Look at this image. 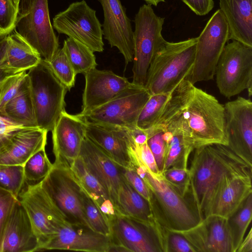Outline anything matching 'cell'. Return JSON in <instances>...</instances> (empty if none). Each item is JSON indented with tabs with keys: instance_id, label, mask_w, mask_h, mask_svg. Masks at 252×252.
<instances>
[{
	"instance_id": "cell-9",
	"label": "cell",
	"mask_w": 252,
	"mask_h": 252,
	"mask_svg": "<svg viewBox=\"0 0 252 252\" xmlns=\"http://www.w3.org/2000/svg\"><path fill=\"white\" fill-rule=\"evenodd\" d=\"M18 199L30 218L40 251L60 229L70 224L43 189L41 182L28 184Z\"/></svg>"
},
{
	"instance_id": "cell-38",
	"label": "cell",
	"mask_w": 252,
	"mask_h": 252,
	"mask_svg": "<svg viewBox=\"0 0 252 252\" xmlns=\"http://www.w3.org/2000/svg\"><path fill=\"white\" fill-rule=\"evenodd\" d=\"M48 63L55 75L68 90L74 87L77 74L63 48H59L52 60Z\"/></svg>"
},
{
	"instance_id": "cell-42",
	"label": "cell",
	"mask_w": 252,
	"mask_h": 252,
	"mask_svg": "<svg viewBox=\"0 0 252 252\" xmlns=\"http://www.w3.org/2000/svg\"><path fill=\"white\" fill-rule=\"evenodd\" d=\"M18 200L9 192L0 188V246L10 215Z\"/></svg>"
},
{
	"instance_id": "cell-49",
	"label": "cell",
	"mask_w": 252,
	"mask_h": 252,
	"mask_svg": "<svg viewBox=\"0 0 252 252\" xmlns=\"http://www.w3.org/2000/svg\"><path fill=\"white\" fill-rule=\"evenodd\" d=\"M236 252H252V228L251 227Z\"/></svg>"
},
{
	"instance_id": "cell-47",
	"label": "cell",
	"mask_w": 252,
	"mask_h": 252,
	"mask_svg": "<svg viewBox=\"0 0 252 252\" xmlns=\"http://www.w3.org/2000/svg\"><path fill=\"white\" fill-rule=\"evenodd\" d=\"M167 231L166 252H196L190 244L181 234Z\"/></svg>"
},
{
	"instance_id": "cell-48",
	"label": "cell",
	"mask_w": 252,
	"mask_h": 252,
	"mask_svg": "<svg viewBox=\"0 0 252 252\" xmlns=\"http://www.w3.org/2000/svg\"><path fill=\"white\" fill-rule=\"evenodd\" d=\"M196 15L204 16L214 7L213 0H182Z\"/></svg>"
},
{
	"instance_id": "cell-25",
	"label": "cell",
	"mask_w": 252,
	"mask_h": 252,
	"mask_svg": "<svg viewBox=\"0 0 252 252\" xmlns=\"http://www.w3.org/2000/svg\"><path fill=\"white\" fill-rule=\"evenodd\" d=\"M39 53L15 30L0 38V68L13 74L27 71L41 60Z\"/></svg>"
},
{
	"instance_id": "cell-20",
	"label": "cell",
	"mask_w": 252,
	"mask_h": 252,
	"mask_svg": "<svg viewBox=\"0 0 252 252\" xmlns=\"http://www.w3.org/2000/svg\"><path fill=\"white\" fill-rule=\"evenodd\" d=\"M85 86L82 95L84 115L107 103L131 83L111 70L94 68L84 74Z\"/></svg>"
},
{
	"instance_id": "cell-51",
	"label": "cell",
	"mask_w": 252,
	"mask_h": 252,
	"mask_svg": "<svg viewBox=\"0 0 252 252\" xmlns=\"http://www.w3.org/2000/svg\"><path fill=\"white\" fill-rule=\"evenodd\" d=\"M11 74L0 68V84L5 77Z\"/></svg>"
},
{
	"instance_id": "cell-34",
	"label": "cell",
	"mask_w": 252,
	"mask_h": 252,
	"mask_svg": "<svg viewBox=\"0 0 252 252\" xmlns=\"http://www.w3.org/2000/svg\"><path fill=\"white\" fill-rule=\"evenodd\" d=\"M172 93L151 95L139 114L136 126L144 130L153 126L160 116Z\"/></svg>"
},
{
	"instance_id": "cell-14",
	"label": "cell",
	"mask_w": 252,
	"mask_h": 252,
	"mask_svg": "<svg viewBox=\"0 0 252 252\" xmlns=\"http://www.w3.org/2000/svg\"><path fill=\"white\" fill-rule=\"evenodd\" d=\"M41 184L69 224L90 227L83 212L82 189L70 167L53 163Z\"/></svg>"
},
{
	"instance_id": "cell-40",
	"label": "cell",
	"mask_w": 252,
	"mask_h": 252,
	"mask_svg": "<svg viewBox=\"0 0 252 252\" xmlns=\"http://www.w3.org/2000/svg\"><path fill=\"white\" fill-rule=\"evenodd\" d=\"M18 11L13 0H0V38L15 29Z\"/></svg>"
},
{
	"instance_id": "cell-11",
	"label": "cell",
	"mask_w": 252,
	"mask_h": 252,
	"mask_svg": "<svg viewBox=\"0 0 252 252\" xmlns=\"http://www.w3.org/2000/svg\"><path fill=\"white\" fill-rule=\"evenodd\" d=\"M151 94L144 86L133 84L102 106L83 115L86 122L130 129L136 126L139 114Z\"/></svg>"
},
{
	"instance_id": "cell-1",
	"label": "cell",
	"mask_w": 252,
	"mask_h": 252,
	"mask_svg": "<svg viewBox=\"0 0 252 252\" xmlns=\"http://www.w3.org/2000/svg\"><path fill=\"white\" fill-rule=\"evenodd\" d=\"M192 153L184 197L200 221L205 218L208 204L224 178L227 175H252V163L223 144L202 146Z\"/></svg>"
},
{
	"instance_id": "cell-13",
	"label": "cell",
	"mask_w": 252,
	"mask_h": 252,
	"mask_svg": "<svg viewBox=\"0 0 252 252\" xmlns=\"http://www.w3.org/2000/svg\"><path fill=\"white\" fill-rule=\"evenodd\" d=\"M53 20V27L59 33L81 42L94 52L103 51L102 25L95 10L85 0L71 3Z\"/></svg>"
},
{
	"instance_id": "cell-6",
	"label": "cell",
	"mask_w": 252,
	"mask_h": 252,
	"mask_svg": "<svg viewBox=\"0 0 252 252\" xmlns=\"http://www.w3.org/2000/svg\"><path fill=\"white\" fill-rule=\"evenodd\" d=\"M14 29L48 63L59 49L48 0H20Z\"/></svg>"
},
{
	"instance_id": "cell-5",
	"label": "cell",
	"mask_w": 252,
	"mask_h": 252,
	"mask_svg": "<svg viewBox=\"0 0 252 252\" xmlns=\"http://www.w3.org/2000/svg\"><path fill=\"white\" fill-rule=\"evenodd\" d=\"M27 73L37 126L52 131L65 110V96L68 90L43 59Z\"/></svg>"
},
{
	"instance_id": "cell-10",
	"label": "cell",
	"mask_w": 252,
	"mask_h": 252,
	"mask_svg": "<svg viewBox=\"0 0 252 252\" xmlns=\"http://www.w3.org/2000/svg\"><path fill=\"white\" fill-rule=\"evenodd\" d=\"M229 39V29L219 9L197 37L194 63L188 79L193 85L214 78L218 60Z\"/></svg>"
},
{
	"instance_id": "cell-45",
	"label": "cell",
	"mask_w": 252,
	"mask_h": 252,
	"mask_svg": "<svg viewBox=\"0 0 252 252\" xmlns=\"http://www.w3.org/2000/svg\"><path fill=\"white\" fill-rule=\"evenodd\" d=\"M163 131L154 132L148 135L147 143L150 149L159 170L161 172L163 165L165 142Z\"/></svg>"
},
{
	"instance_id": "cell-28",
	"label": "cell",
	"mask_w": 252,
	"mask_h": 252,
	"mask_svg": "<svg viewBox=\"0 0 252 252\" xmlns=\"http://www.w3.org/2000/svg\"><path fill=\"white\" fill-rule=\"evenodd\" d=\"M81 189L98 206L108 220L117 213L106 190L79 157L70 167Z\"/></svg>"
},
{
	"instance_id": "cell-50",
	"label": "cell",
	"mask_w": 252,
	"mask_h": 252,
	"mask_svg": "<svg viewBox=\"0 0 252 252\" xmlns=\"http://www.w3.org/2000/svg\"><path fill=\"white\" fill-rule=\"evenodd\" d=\"M144 0L147 4H150L151 5L157 6L158 4L161 2H165V0Z\"/></svg>"
},
{
	"instance_id": "cell-36",
	"label": "cell",
	"mask_w": 252,
	"mask_h": 252,
	"mask_svg": "<svg viewBox=\"0 0 252 252\" xmlns=\"http://www.w3.org/2000/svg\"><path fill=\"white\" fill-rule=\"evenodd\" d=\"M82 203L85 217L90 227L96 232L109 237L111 229L108 218L82 189Z\"/></svg>"
},
{
	"instance_id": "cell-41",
	"label": "cell",
	"mask_w": 252,
	"mask_h": 252,
	"mask_svg": "<svg viewBox=\"0 0 252 252\" xmlns=\"http://www.w3.org/2000/svg\"><path fill=\"white\" fill-rule=\"evenodd\" d=\"M161 175L170 186L185 196L189 183L188 169L173 166L161 172Z\"/></svg>"
},
{
	"instance_id": "cell-4",
	"label": "cell",
	"mask_w": 252,
	"mask_h": 252,
	"mask_svg": "<svg viewBox=\"0 0 252 252\" xmlns=\"http://www.w3.org/2000/svg\"><path fill=\"white\" fill-rule=\"evenodd\" d=\"M151 192L150 203L154 220L169 230H184L199 220L186 198L162 178L152 174L146 167L135 168Z\"/></svg>"
},
{
	"instance_id": "cell-21",
	"label": "cell",
	"mask_w": 252,
	"mask_h": 252,
	"mask_svg": "<svg viewBox=\"0 0 252 252\" xmlns=\"http://www.w3.org/2000/svg\"><path fill=\"white\" fill-rule=\"evenodd\" d=\"M79 157L104 187L116 210L117 195L123 179L121 166L86 136Z\"/></svg>"
},
{
	"instance_id": "cell-33",
	"label": "cell",
	"mask_w": 252,
	"mask_h": 252,
	"mask_svg": "<svg viewBox=\"0 0 252 252\" xmlns=\"http://www.w3.org/2000/svg\"><path fill=\"white\" fill-rule=\"evenodd\" d=\"M252 217V193L239 208L227 219L233 252H236L251 224Z\"/></svg>"
},
{
	"instance_id": "cell-17",
	"label": "cell",
	"mask_w": 252,
	"mask_h": 252,
	"mask_svg": "<svg viewBox=\"0 0 252 252\" xmlns=\"http://www.w3.org/2000/svg\"><path fill=\"white\" fill-rule=\"evenodd\" d=\"M86 131V122L82 117L65 110L62 112L51 131L54 164L70 167L79 157Z\"/></svg>"
},
{
	"instance_id": "cell-46",
	"label": "cell",
	"mask_w": 252,
	"mask_h": 252,
	"mask_svg": "<svg viewBox=\"0 0 252 252\" xmlns=\"http://www.w3.org/2000/svg\"><path fill=\"white\" fill-rule=\"evenodd\" d=\"M121 173L125 179L150 202V191L144 180L137 173L135 169L126 168L121 166Z\"/></svg>"
},
{
	"instance_id": "cell-24",
	"label": "cell",
	"mask_w": 252,
	"mask_h": 252,
	"mask_svg": "<svg viewBox=\"0 0 252 252\" xmlns=\"http://www.w3.org/2000/svg\"><path fill=\"white\" fill-rule=\"evenodd\" d=\"M39 250L30 218L18 199L5 227L0 252H33Z\"/></svg>"
},
{
	"instance_id": "cell-27",
	"label": "cell",
	"mask_w": 252,
	"mask_h": 252,
	"mask_svg": "<svg viewBox=\"0 0 252 252\" xmlns=\"http://www.w3.org/2000/svg\"><path fill=\"white\" fill-rule=\"evenodd\" d=\"M227 22L229 39L252 47V0H220Z\"/></svg>"
},
{
	"instance_id": "cell-52",
	"label": "cell",
	"mask_w": 252,
	"mask_h": 252,
	"mask_svg": "<svg viewBox=\"0 0 252 252\" xmlns=\"http://www.w3.org/2000/svg\"><path fill=\"white\" fill-rule=\"evenodd\" d=\"M16 6L18 8L20 0H13Z\"/></svg>"
},
{
	"instance_id": "cell-12",
	"label": "cell",
	"mask_w": 252,
	"mask_h": 252,
	"mask_svg": "<svg viewBox=\"0 0 252 252\" xmlns=\"http://www.w3.org/2000/svg\"><path fill=\"white\" fill-rule=\"evenodd\" d=\"M110 243L126 252H162L164 228L156 221L147 222L117 213L109 219Z\"/></svg>"
},
{
	"instance_id": "cell-2",
	"label": "cell",
	"mask_w": 252,
	"mask_h": 252,
	"mask_svg": "<svg viewBox=\"0 0 252 252\" xmlns=\"http://www.w3.org/2000/svg\"><path fill=\"white\" fill-rule=\"evenodd\" d=\"M172 122L182 129L194 149L214 144L227 145L224 105L188 79Z\"/></svg>"
},
{
	"instance_id": "cell-15",
	"label": "cell",
	"mask_w": 252,
	"mask_h": 252,
	"mask_svg": "<svg viewBox=\"0 0 252 252\" xmlns=\"http://www.w3.org/2000/svg\"><path fill=\"white\" fill-rule=\"evenodd\" d=\"M227 146L247 161H252V102L238 96L224 105Z\"/></svg>"
},
{
	"instance_id": "cell-31",
	"label": "cell",
	"mask_w": 252,
	"mask_h": 252,
	"mask_svg": "<svg viewBox=\"0 0 252 252\" xmlns=\"http://www.w3.org/2000/svg\"><path fill=\"white\" fill-rule=\"evenodd\" d=\"M165 130L171 131L172 135L165 142L161 172L173 166L188 169L189 158L194 150L189 138L180 127L173 123L169 124L163 131Z\"/></svg>"
},
{
	"instance_id": "cell-30",
	"label": "cell",
	"mask_w": 252,
	"mask_h": 252,
	"mask_svg": "<svg viewBox=\"0 0 252 252\" xmlns=\"http://www.w3.org/2000/svg\"><path fill=\"white\" fill-rule=\"evenodd\" d=\"M2 116L26 127H38L27 73L16 94L6 104Z\"/></svg>"
},
{
	"instance_id": "cell-32",
	"label": "cell",
	"mask_w": 252,
	"mask_h": 252,
	"mask_svg": "<svg viewBox=\"0 0 252 252\" xmlns=\"http://www.w3.org/2000/svg\"><path fill=\"white\" fill-rule=\"evenodd\" d=\"M63 49L76 74H85L96 68L94 52L85 44L68 37L64 41Z\"/></svg>"
},
{
	"instance_id": "cell-26",
	"label": "cell",
	"mask_w": 252,
	"mask_h": 252,
	"mask_svg": "<svg viewBox=\"0 0 252 252\" xmlns=\"http://www.w3.org/2000/svg\"><path fill=\"white\" fill-rule=\"evenodd\" d=\"M48 131L39 127H26L0 152V164L24 165L33 155L45 148Z\"/></svg>"
},
{
	"instance_id": "cell-3",
	"label": "cell",
	"mask_w": 252,
	"mask_h": 252,
	"mask_svg": "<svg viewBox=\"0 0 252 252\" xmlns=\"http://www.w3.org/2000/svg\"><path fill=\"white\" fill-rule=\"evenodd\" d=\"M197 37L170 42L165 40L150 63L145 87L151 95L171 92L193 68Z\"/></svg>"
},
{
	"instance_id": "cell-44",
	"label": "cell",
	"mask_w": 252,
	"mask_h": 252,
	"mask_svg": "<svg viewBox=\"0 0 252 252\" xmlns=\"http://www.w3.org/2000/svg\"><path fill=\"white\" fill-rule=\"evenodd\" d=\"M26 126L0 115V152Z\"/></svg>"
},
{
	"instance_id": "cell-18",
	"label": "cell",
	"mask_w": 252,
	"mask_h": 252,
	"mask_svg": "<svg viewBox=\"0 0 252 252\" xmlns=\"http://www.w3.org/2000/svg\"><path fill=\"white\" fill-rule=\"evenodd\" d=\"M169 231L183 236L196 252H233L227 219L222 217L209 215L189 229Z\"/></svg>"
},
{
	"instance_id": "cell-23",
	"label": "cell",
	"mask_w": 252,
	"mask_h": 252,
	"mask_svg": "<svg viewBox=\"0 0 252 252\" xmlns=\"http://www.w3.org/2000/svg\"><path fill=\"white\" fill-rule=\"evenodd\" d=\"M110 237L79 224L63 227L42 248V250H69L108 252Z\"/></svg>"
},
{
	"instance_id": "cell-39",
	"label": "cell",
	"mask_w": 252,
	"mask_h": 252,
	"mask_svg": "<svg viewBox=\"0 0 252 252\" xmlns=\"http://www.w3.org/2000/svg\"><path fill=\"white\" fill-rule=\"evenodd\" d=\"M27 75L24 71L9 75L0 84V115L2 116L6 104L14 96Z\"/></svg>"
},
{
	"instance_id": "cell-8",
	"label": "cell",
	"mask_w": 252,
	"mask_h": 252,
	"mask_svg": "<svg viewBox=\"0 0 252 252\" xmlns=\"http://www.w3.org/2000/svg\"><path fill=\"white\" fill-rule=\"evenodd\" d=\"M220 93L230 98L247 90L252 94V47L235 40L227 43L218 60L215 74Z\"/></svg>"
},
{
	"instance_id": "cell-7",
	"label": "cell",
	"mask_w": 252,
	"mask_h": 252,
	"mask_svg": "<svg viewBox=\"0 0 252 252\" xmlns=\"http://www.w3.org/2000/svg\"><path fill=\"white\" fill-rule=\"evenodd\" d=\"M164 18L158 16L151 5L141 6L134 17L133 84L145 86L150 63L165 41L161 31Z\"/></svg>"
},
{
	"instance_id": "cell-37",
	"label": "cell",
	"mask_w": 252,
	"mask_h": 252,
	"mask_svg": "<svg viewBox=\"0 0 252 252\" xmlns=\"http://www.w3.org/2000/svg\"><path fill=\"white\" fill-rule=\"evenodd\" d=\"M26 183L23 165L0 164V188L18 198Z\"/></svg>"
},
{
	"instance_id": "cell-16",
	"label": "cell",
	"mask_w": 252,
	"mask_h": 252,
	"mask_svg": "<svg viewBox=\"0 0 252 252\" xmlns=\"http://www.w3.org/2000/svg\"><path fill=\"white\" fill-rule=\"evenodd\" d=\"M85 122L87 137L119 165L126 168L135 169L132 155L134 141L129 129L116 126Z\"/></svg>"
},
{
	"instance_id": "cell-22",
	"label": "cell",
	"mask_w": 252,
	"mask_h": 252,
	"mask_svg": "<svg viewBox=\"0 0 252 252\" xmlns=\"http://www.w3.org/2000/svg\"><path fill=\"white\" fill-rule=\"evenodd\" d=\"M252 178L248 174L225 176L208 204L205 218L212 215L230 217L252 193Z\"/></svg>"
},
{
	"instance_id": "cell-29",
	"label": "cell",
	"mask_w": 252,
	"mask_h": 252,
	"mask_svg": "<svg viewBox=\"0 0 252 252\" xmlns=\"http://www.w3.org/2000/svg\"><path fill=\"white\" fill-rule=\"evenodd\" d=\"M117 213L154 223L150 203L140 194L124 178L117 199Z\"/></svg>"
},
{
	"instance_id": "cell-35",
	"label": "cell",
	"mask_w": 252,
	"mask_h": 252,
	"mask_svg": "<svg viewBox=\"0 0 252 252\" xmlns=\"http://www.w3.org/2000/svg\"><path fill=\"white\" fill-rule=\"evenodd\" d=\"M53 167L45 151L42 149L33 155L23 165L24 176L28 184L41 182Z\"/></svg>"
},
{
	"instance_id": "cell-43",
	"label": "cell",
	"mask_w": 252,
	"mask_h": 252,
	"mask_svg": "<svg viewBox=\"0 0 252 252\" xmlns=\"http://www.w3.org/2000/svg\"><path fill=\"white\" fill-rule=\"evenodd\" d=\"M133 154L136 163L138 159L140 163L143 164L147 167L152 174L157 177L161 175V172L157 166L155 158L147 142L142 145H137L135 143Z\"/></svg>"
},
{
	"instance_id": "cell-19",
	"label": "cell",
	"mask_w": 252,
	"mask_h": 252,
	"mask_svg": "<svg viewBox=\"0 0 252 252\" xmlns=\"http://www.w3.org/2000/svg\"><path fill=\"white\" fill-rule=\"evenodd\" d=\"M103 11L104 38L123 55L126 64L133 59V31L121 0H99Z\"/></svg>"
}]
</instances>
